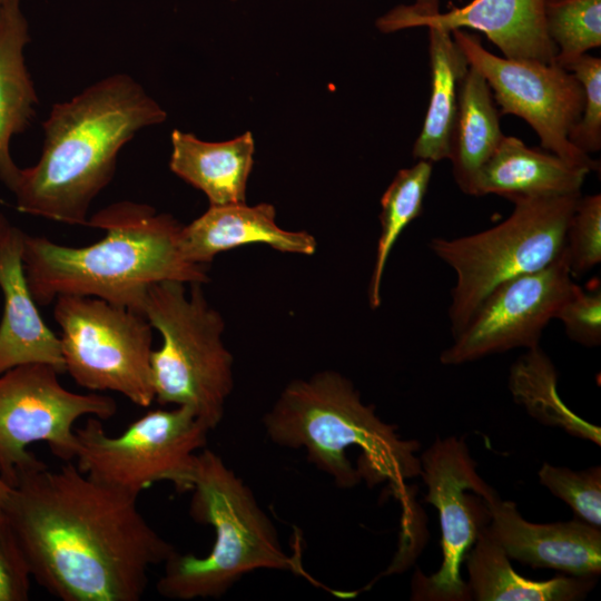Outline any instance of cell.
Masks as SVG:
<instances>
[{
	"instance_id": "6da1fadb",
	"label": "cell",
	"mask_w": 601,
	"mask_h": 601,
	"mask_svg": "<svg viewBox=\"0 0 601 601\" xmlns=\"http://www.w3.org/2000/svg\"><path fill=\"white\" fill-rule=\"evenodd\" d=\"M136 496L67 461L20 470L3 512L32 580L62 601H139L149 570L177 551L144 518Z\"/></svg>"
},
{
	"instance_id": "7a4b0ae2",
	"label": "cell",
	"mask_w": 601,
	"mask_h": 601,
	"mask_svg": "<svg viewBox=\"0 0 601 601\" xmlns=\"http://www.w3.org/2000/svg\"><path fill=\"white\" fill-rule=\"evenodd\" d=\"M166 119L164 109L128 75L109 76L43 121L38 162L20 168L10 190L20 213L87 225L93 198L110 183L120 149L140 129Z\"/></svg>"
},
{
	"instance_id": "3957f363",
	"label": "cell",
	"mask_w": 601,
	"mask_h": 601,
	"mask_svg": "<svg viewBox=\"0 0 601 601\" xmlns=\"http://www.w3.org/2000/svg\"><path fill=\"white\" fill-rule=\"evenodd\" d=\"M87 225L105 230V237L71 247L23 234L22 265L37 305L61 295L91 296L142 314L150 285L209 280L207 265L183 255V226L149 205L118 201L97 211Z\"/></svg>"
},
{
	"instance_id": "277c9868",
	"label": "cell",
	"mask_w": 601,
	"mask_h": 601,
	"mask_svg": "<svg viewBox=\"0 0 601 601\" xmlns=\"http://www.w3.org/2000/svg\"><path fill=\"white\" fill-rule=\"evenodd\" d=\"M269 440L304 449L307 460L341 489L364 479L368 485L403 486L418 476L420 442L403 440L362 402L354 384L334 371L292 381L264 416Z\"/></svg>"
},
{
	"instance_id": "5b68a950",
	"label": "cell",
	"mask_w": 601,
	"mask_h": 601,
	"mask_svg": "<svg viewBox=\"0 0 601 601\" xmlns=\"http://www.w3.org/2000/svg\"><path fill=\"white\" fill-rule=\"evenodd\" d=\"M190 492L189 514L214 528L215 541L204 556L175 551L167 559L156 585L161 597L217 599L249 572L295 569L253 491L220 455L208 449L197 454Z\"/></svg>"
},
{
	"instance_id": "8992f818",
	"label": "cell",
	"mask_w": 601,
	"mask_h": 601,
	"mask_svg": "<svg viewBox=\"0 0 601 601\" xmlns=\"http://www.w3.org/2000/svg\"><path fill=\"white\" fill-rule=\"evenodd\" d=\"M200 285L187 292L183 282L155 283L142 314L162 338L150 357L155 401L188 407L211 431L233 390V356L223 342L224 321Z\"/></svg>"
},
{
	"instance_id": "52a82bcc",
	"label": "cell",
	"mask_w": 601,
	"mask_h": 601,
	"mask_svg": "<svg viewBox=\"0 0 601 601\" xmlns=\"http://www.w3.org/2000/svg\"><path fill=\"white\" fill-rule=\"evenodd\" d=\"M580 196L515 200L511 215L489 229L431 239L430 249L456 275L449 307L453 337L495 287L548 266L562 253Z\"/></svg>"
},
{
	"instance_id": "ba28073f",
	"label": "cell",
	"mask_w": 601,
	"mask_h": 601,
	"mask_svg": "<svg viewBox=\"0 0 601 601\" xmlns=\"http://www.w3.org/2000/svg\"><path fill=\"white\" fill-rule=\"evenodd\" d=\"M208 432L185 406L149 411L118 435H109L101 420L89 416L75 430L73 460L91 479L136 497L158 482L190 492Z\"/></svg>"
},
{
	"instance_id": "9c48e42d",
	"label": "cell",
	"mask_w": 601,
	"mask_h": 601,
	"mask_svg": "<svg viewBox=\"0 0 601 601\" xmlns=\"http://www.w3.org/2000/svg\"><path fill=\"white\" fill-rule=\"evenodd\" d=\"M53 316L65 373L79 386L119 393L142 407L155 401L152 326L142 314L97 297L61 295Z\"/></svg>"
},
{
	"instance_id": "30bf717a",
	"label": "cell",
	"mask_w": 601,
	"mask_h": 601,
	"mask_svg": "<svg viewBox=\"0 0 601 601\" xmlns=\"http://www.w3.org/2000/svg\"><path fill=\"white\" fill-rule=\"evenodd\" d=\"M46 364H26L0 374V469L11 485L17 473L39 459L28 446L45 442L52 454L72 461L76 423L82 417L109 420L117 411L112 397L76 393Z\"/></svg>"
},
{
	"instance_id": "8fae6325",
	"label": "cell",
	"mask_w": 601,
	"mask_h": 601,
	"mask_svg": "<svg viewBox=\"0 0 601 601\" xmlns=\"http://www.w3.org/2000/svg\"><path fill=\"white\" fill-rule=\"evenodd\" d=\"M451 35L469 66L486 80L502 115L524 119L539 136L541 147L568 164L589 171L599 169L595 160L569 140L584 105L583 88L569 70L555 61L495 56L464 29Z\"/></svg>"
},
{
	"instance_id": "7c38bea8",
	"label": "cell",
	"mask_w": 601,
	"mask_h": 601,
	"mask_svg": "<svg viewBox=\"0 0 601 601\" xmlns=\"http://www.w3.org/2000/svg\"><path fill=\"white\" fill-rule=\"evenodd\" d=\"M427 493L425 502L437 513L441 528L442 563L431 575L416 570L411 599L418 601H469L461 565L479 533L490 523V510L483 499L491 491L476 472L464 437H436L420 457Z\"/></svg>"
},
{
	"instance_id": "4fadbf2b",
	"label": "cell",
	"mask_w": 601,
	"mask_h": 601,
	"mask_svg": "<svg viewBox=\"0 0 601 601\" xmlns=\"http://www.w3.org/2000/svg\"><path fill=\"white\" fill-rule=\"evenodd\" d=\"M573 285L563 248L548 266L495 287L441 353V363L461 365L514 348L539 346L544 328L555 319Z\"/></svg>"
},
{
	"instance_id": "5bb4252c",
	"label": "cell",
	"mask_w": 601,
	"mask_h": 601,
	"mask_svg": "<svg viewBox=\"0 0 601 601\" xmlns=\"http://www.w3.org/2000/svg\"><path fill=\"white\" fill-rule=\"evenodd\" d=\"M544 8L545 0H472L446 12L400 4L380 17L376 27L384 33L414 27L449 32L470 28L483 32L504 58L551 63L558 50L546 32Z\"/></svg>"
},
{
	"instance_id": "9a60e30c",
	"label": "cell",
	"mask_w": 601,
	"mask_h": 601,
	"mask_svg": "<svg viewBox=\"0 0 601 601\" xmlns=\"http://www.w3.org/2000/svg\"><path fill=\"white\" fill-rule=\"evenodd\" d=\"M483 499L491 515L487 530L510 559L572 577H599L600 529L575 518L568 522H529L514 502L502 500L494 489Z\"/></svg>"
},
{
	"instance_id": "2e32d148",
	"label": "cell",
	"mask_w": 601,
	"mask_h": 601,
	"mask_svg": "<svg viewBox=\"0 0 601 601\" xmlns=\"http://www.w3.org/2000/svg\"><path fill=\"white\" fill-rule=\"evenodd\" d=\"M20 229L10 226L0 240V374L19 365L46 364L65 373L60 338L45 324L22 265Z\"/></svg>"
},
{
	"instance_id": "e0dca14e",
	"label": "cell",
	"mask_w": 601,
	"mask_h": 601,
	"mask_svg": "<svg viewBox=\"0 0 601 601\" xmlns=\"http://www.w3.org/2000/svg\"><path fill=\"white\" fill-rule=\"evenodd\" d=\"M262 243L284 253L312 255L314 236L305 230L290 231L276 223L273 205L246 203L213 206L189 225L183 226L180 248L185 258L207 265L221 252L246 244Z\"/></svg>"
},
{
	"instance_id": "ac0fdd59",
	"label": "cell",
	"mask_w": 601,
	"mask_h": 601,
	"mask_svg": "<svg viewBox=\"0 0 601 601\" xmlns=\"http://www.w3.org/2000/svg\"><path fill=\"white\" fill-rule=\"evenodd\" d=\"M589 173L543 148H532L516 137L504 136L479 175L476 196L494 194L513 203L581 195Z\"/></svg>"
},
{
	"instance_id": "d6986e66",
	"label": "cell",
	"mask_w": 601,
	"mask_h": 601,
	"mask_svg": "<svg viewBox=\"0 0 601 601\" xmlns=\"http://www.w3.org/2000/svg\"><path fill=\"white\" fill-rule=\"evenodd\" d=\"M29 24L20 0H0V180L10 189L19 167L10 154V141L30 125L38 102L26 66Z\"/></svg>"
},
{
	"instance_id": "ffe728a7",
	"label": "cell",
	"mask_w": 601,
	"mask_h": 601,
	"mask_svg": "<svg viewBox=\"0 0 601 601\" xmlns=\"http://www.w3.org/2000/svg\"><path fill=\"white\" fill-rule=\"evenodd\" d=\"M171 145V171L201 190L210 205L245 203L254 154L249 131L231 140L207 142L174 130Z\"/></svg>"
},
{
	"instance_id": "44dd1931",
	"label": "cell",
	"mask_w": 601,
	"mask_h": 601,
	"mask_svg": "<svg viewBox=\"0 0 601 601\" xmlns=\"http://www.w3.org/2000/svg\"><path fill=\"white\" fill-rule=\"evenodd\" d=\"M464 562L471 600L476 601H578L597 584V578L571 575L534 581L521 577L487 526L479 533Z\"/></svg>"
},
{
	"instance_id": "7402d4cb",
	"label": "cell",
	"mask_w": 601,
	"mask_h": 601,
	"mask_svg": "<svg viewBox=\"0 0 601 601\" xmlns=\"http://www.w3.org/2000/svg\"><path fill=\"white\" fill-rule=\"evenodd\" d=\"M503 137L491 88L484 77L469 66L459 87L447 157L455 183L464 194L476 196L479 175Z\"/></svg>"
},
{
	"instance_id": "603a6c76",
	"label": "cell",
	"mask_w": 601,
	"mask_h": 601,
	"mask_svg": "<svg viewBox=\"0 0 601 601\" xmlns=\"http://www.w3.org/2000/svg\"><path fill=\"white\" fill-rule=\"evenodd\" d=\"M428 29L431 96L413 157L431 162L447 159L457 109L459 87L469 63L452 38L440 28Z\"/></svg>"
},
{
	"instance_id": "cb8c5ba5",
	"label": "cell",
	"mask_w": 601,
	"mask_h": 601,
	"mask_svg": "<svg viewBox=\"0 0 601 601\" xmlns=\"http://www.w3.org/2000/svg\"><path fill=\"white\" fill-rule=\"evenodd\" d=\"M508 385L513 401L541 424L601 445L600 426L581 418L559 396L558 371L540 345L511 365Z\"/></svg>"
},
{
	"instance_id": "d4e9b609",
	"label": "cell",
	"mask_w": 601,
	"mask_h": 601,
	"mask_svg": "<svg viewBox=\"0 0 601 601\" xmlns=\"http://www.w3.org/2000/svg\"><path fill=\"white\" fill-rule=\"evenodd\" d=\"M433 162L418 160L410 168L401 169L381 198V233L374 267L368 286V302L373 309L381 305V286L390 254L403 230L423 210L432 177Z\"/></svg>"
},
{
	"instance_id": "484cf974",
	"label": "cell",
	"mask_w": 601,
	"mask_h": 601,
	"mask_svg": "<svg viewBox=\"0 0 601 601\" xmlns=\"http://www.w3.org/2000/svg\"><path fill=\"white\" fill-rule=\"evenodd\" d=\"M544 18L562 67L601 46V0L548 1Z\"/></svg>"
},
{
	"instance_id": "4316f807",
	"label": "cell",
	"mask_w": 601,
	"mask_h": 601,
	"mask_svg": "<svg viewBox=\"0 0 601 601\" xmlns=\"http://www.w3.org/2000/svg\"><path fill=\"white\" fill-rule=\"evenodd\" d=\"M539 481L552 494L565 502L574 518L601 529V467L582 471L543 463Z\"/></svg>"
},
{
	"instance_id": "83f0119b",
	"label": "cell",
	"mask_w": 601,
	"mask_h": 601,
	"mask_svg": "<svg viewBox=\"0 0 601 601\" xmlns=\"http://www.w3.org/2000/svg\"><path fill=\"white\" fill-rule=\"evenodd\" d=\"M564 249L572 277L601 262V195L580 196L569 220Z\"/></svg>"
},
{
	"instance_id": "f1b7e54d",
	"label": "cell",
	"mask_w": 601,
	"mask_h": 601,
	"mask_svg": "<svg viewBox=\"0 0 601 601\" xmlns=\"http://www.w3.org/2000/svg\"><path fill=\"white\" fill-rule=\"evenodd\" d=\"M581 83L584 105L569 140L589 155L601 149V59L588 53L563 66Z\"/></svg>"
},
{
	"instance_id": "f546056e",
	"label": "cell",
	"mask_w": 601,
	"mask_h": 601,
	"mask_svg": "<svg viewBox=\"0 0 601 601\" xmlns=\"http://www.w3.org/2000/svg\"><path fill=\"white\" fill-rule=\"evenodd\" d=\"M559 319L568 337L584 346L597 347L601 344V286L595 280L588 289L574 283L570 294L559 308Z\"/></svg>"
},
{
	"instance_id": "4dcf8cb0",
	"label": "cell",
	"mask_w": 601,
	"mask_h": 601,
	"mask_svg": "<svg viewBox=\"0 0 601 601\" xmlns=\"http://www.w3.org/2000/svg\"><path fill=\"white\" fill-rule=\"evenodd\" d=\"M31 573L14 532L0 511V601H26L30 595Z\"/></svg>"
},
{
	"instance_id": "1f68e13d",
	"label": "cell",
	"mask_w": 601,
	"mask_h": 601,
	"mask_svg": "<svg viewBox=\"0 0 601 601\" xmlns=\"http://www.w3.org/2000/svg\"><path fill=\"white\" fill-rule=\"evenodd\" d=\"M11 485L4 479L1 469H0V511H3L4 504L7 502Z\"/></svg>"
},
{
	"instance_id": "d6a6232c",
	"label": "cell",
	"mask_w": 601,
	"mask_h": 601,
	"mask_svg": "<svg viewBox=\"0 0 601 601\" xmlns=\"http://www.w3.org/2000/svg\"><path fill=\"white\" fill-rule=\"evenodd\" d=\"M414 4L421 8H439V0H415Z\"/></svg>"
},
{
	"instance_id": "836d02e7",
	"label": "cell",
	"mask_w": 601,
	"mask_h": 601,
	"mask_svg": "<svg viewBox=\"0 0 601 601\" xmlns=\"http://www.w3.org/2000/svg\"><path fill=\"white\" fill-rule=\"evenodd\" d=\"M11 225L8 223L1 230H0V240L2 239V237L4 236V234L7 233V230L9 229Z\"/></svg>"
},
{
	"instance_id": "e575fe53",
	"label": "cell",
	"mask_w": 601,
	"mask_h": 601,
	"mask_svg": "<svg viewBox=\"0 0 601 601\" xmlns=\"http://www.w3.org/2000/svg\"><path fill=\"white\" fill-rule=\"evenodd\" d=\"M548 1H552V0H545V2H548Z\"/></svg>"
}]
</instances>
